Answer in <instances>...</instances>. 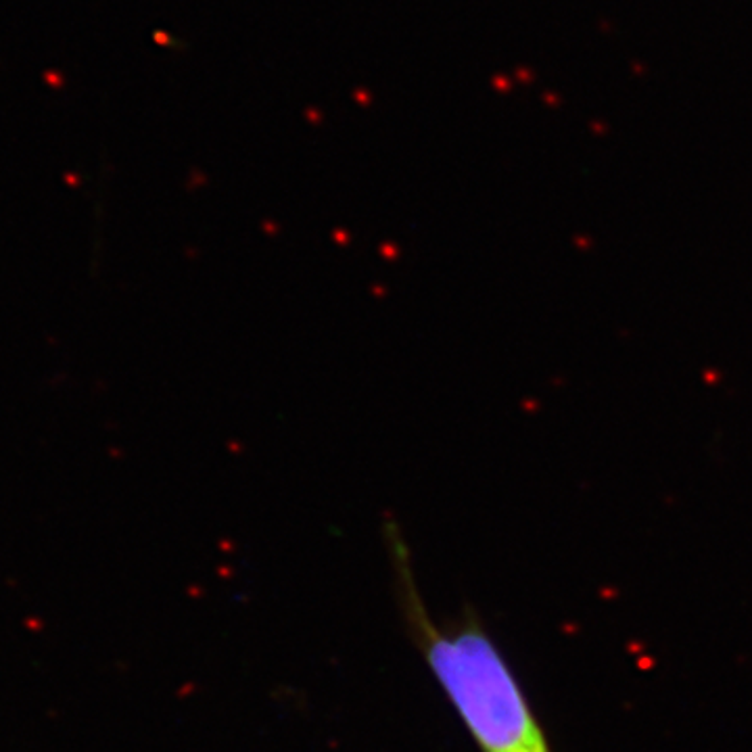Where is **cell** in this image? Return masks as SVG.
<instances>
[{"label": "cell", "mask_w": 752, "mask_h": 752, "mask_svg": "<svg viewBox=\"0 0 752 752\" xmlns=\"http://www.w3.org/2000/svg\"><path fill=\"white\" fill-rule=\"evenodd\" d=\"M403 615L422 656L483 752H552L523 688L491 637L473 619L437 625L424 608L407 548L389 527Z\"/></svg>", "instance_id": "cell-1"}]
</instances>
